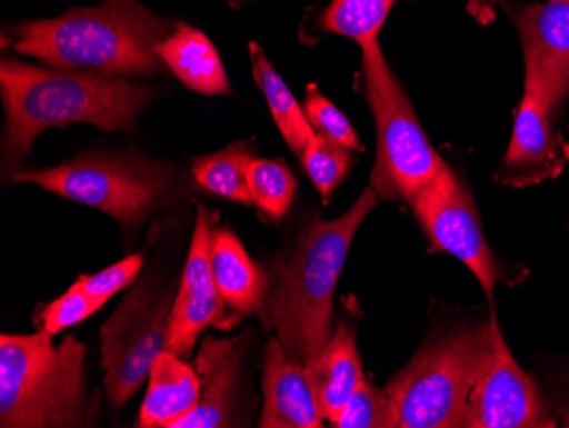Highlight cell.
<instances>
[{
    "mask_svg": "<svg viewBox=\"0 0 569 428\" xmlns=\"http://www.w3.org/2000/svg\"><path fill=\"white\" fill-rule=\"evenodd\" d=\"M0 91L6 110L4 168H18L43 130L70 123L94 125L107 132L136 127L152 101L149 86L92 70L43 69L2 59Z\"/></svg>",
    "mask_w": 569,
    "mask_h": 428,
    "instance_id": "1",
    "label": "cell"
},
{
    "mask_svg": "<svg viewBox=\"0 0 569 428\" xmlns=\"http://www.w3.org/2000/svg\"><path fill=\"white\" fill-rule=\"evenodd\" d=\"M379 201L370 187L338 219L316 216L300 231L292 251L274 261L258 315L277 331L290 359L303 367L315 362L331 340L336 286L355 235Z\"/></svg>",
    "mask_w": 569,
    "mask_h": 428,
    "instance_id": "2",
    "label": "cell"
},
{
    "mask_svg": "<svg viewBox=\"0 0 569 428\" xmlns=\"http://www.w3.org/2000/svg\"><path fill=\"white\" fill-rule=\"evenodd\" d=\"M171 22L139 0H104L60 18L21 22L12 48L53 69L92 70L108 76H152L162 70L156 48L172 33Z\"/></svg>",
    "mask_w": 569,
    "mask_h": 428,
    "instance_id": "3",
    "label": "cell"
},
{
    "mask_svg": "<svg viewBox=\"0 0 569 428\" xmlns=\"http://www.w3.org/2000/svg\"><path fill=\"white\" fill-rule=\"evenodd\" d=\"M48 331L0 337V427H88L86 345Z\"/></svg>",
    "mask_w": 569,
    "mask_h": 428,
    "instance_id": "4",
    "label": "cell"
},
{
    "mask_svg": "<svg viewBox=\"0 0 569 428\" xmlns=\"http://www.w3.org/2000/svg\"><path fill=\"white\" fill-rule=\"evenodd\" d=\"M491 340V319L425 345L386 386L399 428H462Z\"/></svg>",
    "mask_w": 569,
    "mask_h": 428,
    "instance_id": "5",
    "label": "cell"
},
{
    "mask_svg": "<svg viewBox=\"0 0 569 428\" xmlns=\"http://www.w3.org/2000/svg\"><path fill=\"white\" fill-rule=\"evenodd\" d=\"M361 76L377 130L372 188L380 200H402L411 206L418 191L447 165L421 129L379 40L361 47Z\"/></svg>",
    "mask_w": 569,
    "mask_h": 428,
    "instance_id": "6",
    "label": "cell"
},
{
    "mask_svg": "<svg viewBox=\"0 0 569 428\" xmlns=\"http://www.w3.org/2000/svg\"><path fill=\"white\" fill-rule=\"evenodd\" d=\"M11 180L38 185L127 226H140L178 183L174 169L140 155H82L56 168L14 172Z\"/></svg>",
    "mask_w": 569,
    "mask_h": 428,
    "instance_id": "7",
    "label": "cell"
},
{
    "mask_svg": "<svg viewBox=\"0 0 569 428\" xmlns=\"http://www.w3.org/2000/svg\"><path fill=\"white\" fill-rule=\"evenodd\" d=\"M174 299L171 289L143 279L102 325V385L113 408L123 407L137 395L166 350Z\"/></svg>",
    "mask_w": 569,
    "mask_h": 428,
    "instance_id": "8",
    "label": "cell"
},
{
    "mask_svg": "<svg viewBox=\"0 0 569 428\" xmlns=\"http://www.w3.org/2000/svg\"><path fill=\"white\" fill-rule=\"evenodd\" d=\"M411 207L435 248L462 261L493 302L495 287L505 277L503 265L489 248L475 200L456 172L446 166L418 191Z\"/></svg>",
    "mask_w": 569,
    "mask_h": 428,
    "instance_id": "9",
    "label": "cell"
},
{
    "mask_svg": "<svg viewBox=\"0 0 569 428\" xmlns=\"http://www.w3.org/2000/svg\"><path fill=\"white\" fill-rule=\"evenodd\" d=\"M488 354L469 398L466 428H552L545 399L532 377L517 364L491 315Z\"/></svg>",
    "mask_w": 569,
    "mask_h": 428,
    "instance_id": "10",
    "label": "cell"
},
{
    "mask_svg": "<svg viewBox=\"0 0 569 428\" xmlns=\"http://www.w3.org/2000/svg\"><path fill=\"white\" fill-rule=\"evenodd\" d=\"M217 217L219 213L210 212L207 207H198L190 253L172 306L166 350L183 359L191 357L204 328L217 326L226 330L239 319L227 316L229 308L217 289L210 268V236L216 228Z\"/></svg>",
    "mask_w": 569,
    "mask_h": 428,
    "instance_id": "11",
    "label": "cell"
},
{
    "mask_svg": "<svg viewBox=\"0 0 569 428\" xmlns=\"http://www.w3.org/2000/svg\"><path fill=\"white\" fill-rule=\"evenodd\" d=\"M515 21L526 53V91L558 110L569 94V0L523 6Z\"/></svg>",
    "mask_w": 569,
    "mask_h": 428,
    "instance_id": "12",
    "label": "cell"
},
{
    "mask_svg": "<svg viewBox=\"0 0 569 428\" xmlns=\"http://www.w3.org/2000/svg\"><path fill=\"white\" fill-rule=\"evenodd\" d=\"M555 115L545 99L526 91L515 115L510 146L498 168L501 185L523 188L561 175L569 162V143L555 129Z\"/></svg>",
    "mask_w": 569,
    "mask_h": 428,
    "instance_id": "13",
    "label": "cell"
},
{
    "mask_svg": "<svg viewBox=\"0 0 569 428\" xmlns=\"http://www.w3.org/2000/svg\"><path fill=\"white\" fill-rule=\"evenodd\" d=\"M246 354L244 335L219 340L204 337L194 367L200 376L198 407L172 428L238 427L236 405L241 389V366Z\"/></svg>",
    "mask_w": 569,
    "mask_h": 428,
    "instance_id": "14",
    "label": "cell"
},
{
    "mask_svg": "<svg viewBox=\"0 0 569 428\" xmlns=\"http://www.w3.org/2000/svg\"><path fill=\"white\" fill-rule=\"evenodd\" d=\"M322 421L306 367L290 359L280 338H270L264 347L263 411L258 427L321 428Z\"/></svg>",
    "mask_w": 569,
    "mask_h": 428,
    "instance_id": "15",
    "label": "cell"
},
{
    "mask_svg": "<svg viewBox=\"0 0 569 428\" xmlns=\"http://www.w3.org/2000/svg\"><path fill=\"white\" fill-rule=\"evenodd\" d=\"M210 268L227 308L239 318L260 312L270 287V275L256 263L229 228H213Z\"/></svg>",
    "mask_w": 569,
    "mask_h": 428,
    "instance_id": "16",
    "label": "cell"
},
{
    "mask_svg": "<svg viewBox=\"0 0 569 428\" xmlns=\"http://www.w3.org/2000/svg\"><path fill=\"white\" fill-rule=\"evenodd\" d=\"M321 417L331 424L363 379L355 326L341 319L321 356L306 366Z\"/></svg>",
    "mask_w": 569,
    "mask_h": 428,
    "instance_id": "17",
    "label": "cell"
},
{
    "mask_svg": "<svg viewBox=\"0 0 569 428\" xmlns=\"http://www.w3.org/2000/svg\"><path fill=\"white\" fill-rule=\"evenodd\" d=\"M200 391L197 367L190 366L183 357L172 351H162L150 369L149 389L140 407L139 427H174L198 407Z\"/></svg>",
    "mask_w": 569,
    "mask_h": 428,
    "instance_id": "18",
    "label": "cell"
},
{
    "mask_svg": "<svg viewBox=\"0 0 569 428\" xmlns=\"http://www.w3.org/2000/svg\"><path fill=\"white\" fill-rule=\"evenodd\" d=\"M156 52L187 88L204 96L232 92L217 48L201 31L176 24V30L158 44Z\"/></svg>",
    "mask_w": 569,
    "mask_h": 428,
    "instance_id": "19",
    "label": "cell"
},
{
    "mask_svg": "<svg viewBox=\"0 0 569 428\" xmlns=\"http://www.w3.org/2000/svg\"><path fill=\"white\" fill-rule=\"evenodd\" d=\"M249 57H251L252 73L256 82L267 98L268 107L273 115L274 123L283 136L284 142L296 155H302L307 143L316 136V130L307 120L303 108L297 103L296 96L278 76L270 60L264 56L263 48L256 41L249 43Z\"/></svg>",
    "mask_w": 569,
    "mask_h": 428,
    "instance_id": "20",
    "label": "cell"
},
{
    "mask_svg": "<svg viewBox=\"0 0 569 428\" xmlns=\"http://www.w3.org/2000/svg\"><path fill=\"white\" fill-rule=\"evenodd\" d=\"M252 159L254 156L248 143H232L197 159L193 165L194 180L210 193L249 206L252 198L248 176Z\"/></svg>",
    "mask_w": 569,
    "mask_h": 428,
    "instance_id": "21",
    "label": "cell"
},
{
    "mask_svg": "<svg viewBox=\"0 0 569 428\" xmlns=\"http://www.w3.org/2000/svg\"><path fill=\"white\" fill-rule=\"evenodd\" d=\"M395 0H332L321 14L326 31L351 38L360 47L379 40Z\"/></svg>",
    "mask_w": 569,
    "mask_h": 428,
    "instance_id": "22",
    "label": "cell"
},
{
    "mask_svg": "<svg viewBox=\"0 0 569 428\" xmlns=\"http://www.w3.org/2000/svg\"><path fill=\"white\" fill-rule=\"evenodd\" d=\"M248 180L252 203L267 219L281 220L289 213L297 181L283 161L252 159Z\"/></svg>",
    "mask_w": 569,
    "mask_h": 428,
    "instance_id": "23",
    "label": "cell"
},
{
    "mask_svg": "<svg viewBox=\"0 0 569 428\" xmlns=\"http://www.w3.org/2000/svg\"><path fill=\"white\" fill-rule=\"evenodd\" d=\"M399 410L387 389L361 379L340 415L331 421L338 428H398Z\"/></svg>",
    "mask_w": 569,
    "mask_h": 428,
    "instance_id": "24",
    "label": "cell"
},
{
    "mask_svg": "<svg viewBox=\"0 0 569 428\" xmlns=\"http://www.w3.org/2000/svg\"><path fill=\"white\" fill-rule=\"evenodd\" d=\"M353 150L332 142L328 137L316 133L302 150V168L315 187L321 193L322 200L328 201L332 191L340 187L345 176L353 165Z\"/></svg>",
    "mask_w": 569,
    "mask_h": 428,
    "instance_id": "25",
    "label": "cell"
},
{
    "mask_svg": "<svg viewBox=\"0 0 569 428\" xmlns=\"http://www.w3.org/2000/svg\"><path fill=\"white\" fill-rule=\"evenodd\" d=\"M303 113L316 133H321L347 149L363 150L353 125L345 117L340 108H336L326 96L318 91L316 84H310L307 88Z\"/></svg>",
    "mask_w": 569,
    "mask_h": 428,
    "instance_id": "26",
    "label": "cell"
},
{
    "mask_svg": "<svg viewBox=\"0 0 569 428\" xmlns=\"http://www.w3.org/2000/svg\"><path fill=\"white\" fill-rule=\"evenodd\" d=\"M102 308L98 300L92 299L81 287L73 283L62 297L53 300L41 311V322L43 330L51 337H56L60 331L72 328L79 322L86 321L89 316Z\"/></svg>",
    "mask_w": 569,
    "mask_h": 428,
    "instance_id": "27",
    "label": "cell"
},
{
    "mask_svg": "<svg viewBox=\"0 0 569 428\" xmlns=\"http://www.w3.org/2000/svg\"><path fill=\"white\" fill-rule=\"evenodd\" d=\"M143 268L142 255H130L124 260L111 265L107 270L98 271L94 275H81L76 286L81 287L86 293L104 306L107 300L117 296L120 290L127 289L136 282Z\"/></svg>",
    "mask_w": 569,
    "mask_h": 428,
    "instance_id": "28",
    "label": "cell"
},
{
    "mask_svg": "<svg viewBox=\"0 0 569 428\" xmlns=\"http://www.w3.org/2000/svg\"><path fill=\"white\" fill-rule=\"evenodd\" d=\"M498 2H500V0H469V14H471L476 21L481 22V24H489V22H493L495 16H497L495 6H497Z\"/></svg>",
    "mask_w": 569,
    "mask_h": 428,
    "instance_id": "29",
    "label": "cell"
}]
</instances>
